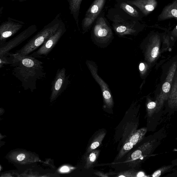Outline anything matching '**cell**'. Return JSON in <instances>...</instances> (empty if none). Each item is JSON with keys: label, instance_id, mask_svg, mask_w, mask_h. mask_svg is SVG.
Instances as JSON below:
<instances>
[{"label": "cell", "instance_id": "20", "mask_svg": "<svg viewBox=\"0 0 177 177\" xmlns=\"http://www.w3.org/2000/svg\"><path fill=\"white\" fill-rule=\"evenodd\" d=\"M11 64L10 61L9 56L3 57L0 58V69L2 68L4 65Z\"/></svg>", "mask_w": 177, "mask_h": 177}, {"label": "cell", "instance_id": "17", "mask_svg": "<svg viewBox=\"0 0 177 177\" xmlns=\"http://www.w3.org/2000/svg\"><path fill=\"white\" fill-rule=\"evenodd\" d=\"M169 103L177 105V71H176L173 78L169 96Z\"/></svg>", "mask_w": 177, "mask_h": 177}, {"label": "cell", "instance_id": "18", "mask_svg": "<svg viewBox=\"0 0 177 177\" xmlns=\"http://www.w3.org/2000/svg\"><path fill=\"white\" fill-rule=\"evenodd\" d=\"M106 134L105 132H103L98 134V136L93 141L91 145L88 149V152L91 151L92 150L95 149L99 147L102 143L103 140Z\"/></svg>", "mask_w": 177, "mask_h": 177}, {"label": "cell", "instance_id": "25", "mask_svg": "<svg viewBox=\"0 0 177 177\" xmlns=\"http://www.w3.org/2000/svg\"><path fill=\"white\" fill-rule=\"evenodd\" d=\"M161 170H157L154 173L152 176L153 177H159L161 175Z\"/></svg>", "mask_w": 177, "mask_h": 177}, {"label": "cell", "instance_id": "12", "mask_svg": "<svg viewBox=\"0 0 177 177\" xmlns=\"http://www.w3.org/2000/svg\"><path fill=\"white\" fill-rule=\"evenodd\" d=\"M177 65L176 63L173 64L170 67L165 82L163 84L162 91L158 98L159 102H163L167 99L169 96L172 85L174 76L176 71Z\"/></svg>", "mask_w": 177, "mask_h": 177}, {"label": "cell", "instance_id": "5", "mask_svg": "<svg viewBox=\"0 0 177 177\" xmlns=\"http://www.w3.org/2000/svg\"><path fill=\"white\" fill-rule=\"evenodd\" d=\"M37 30L38 28L36 25H30L15 38L0 45V58L7 57L9 55L11 50L26 41L34 34Z\"/></svg>", "mask_w": 177, "mask_h": 177}, {"label": "cell", "instance_id": "7", "mask_svg": "<svg viewBox=\"0 0 177 177\" xmlns=\"http://www.w3.org/2000/svg\"><path fill=\"white\" fill-rule=\"evenodd\" d=\"M86 64L93 77L100 86L106 105L109 107H111L113 105V100L110 89L107 84L98 75V67L96 63L93 61L87 60Z\"/></svg>", "mask_w": 177, "mask_h": 177}, {"label": "cell", "instance_id": "14", "mask_svg": "<svg viewBox=\"0 0 177 177\" xmlns=\"http://www.w3.org/2000/svg\"><path fill=\"white\" fill-rule=\"evenodd\" d=\"M69 4L70 13L74 17L77 27L79 28L78 25V16L81 2L82 0H67Z\"/></svg>", "mask_w": 177, "mask_h": 177}, {"label": "cell", "instance_id": "9", "mask_svg": "<svg viewBox=\"0 0 177 177\" xmlns=\"http://www.w3.org/2000/svg\"><path fill=\"white\" fill-rule=\"evenodd\" d=\"M25 24L24 22L10 18L2 22L0 26V45L17 33Z\"/></svg>", "mask_w": 177, "mask_h": 177}, {"label": "cell", "instance_id": "4", "mask_svg": "<svg viewBox=\"0 0 177 177\" xmlns=\"http://www.w3.org/2000/svg\"><path fill=\"white\" fill-rule=\"evenodd\" d=\"M91 37L95 44L103 47L107 46L113 39V33L111 28L103 16L97 19L92 30Z\"/></svg>", "mask_w": 177, "mask_h": 177}, {"label": "cell", "instance_id": "22", "mask_svg": "<svg viewBox=\"0 0 177 177\" xmlns=\"http://www.w3.org/2000/svg\"><path fill=\"white\" fill-rule=\"evenodd\" d=\"M143 7L146 10L148 11H153L154 9V8L153 6L150 4L146 5Z\"/></svg>", "mask_w": 177, "mask_h": 177}, {"label": "cell", "instance_id": "13", "mask_svg": "<svg viewBox=\"0 0 177 177\" xmlns=\"http://www.w3.org/2000/svg\"><path fill=\"white\" fill-rule=\"evenodd\" d=\"M149 145V144L148 143H146L142 145L132 153L130 157H128L127 162L129 166L134 167V166L139 163L140 160L144 158L147 153L146 152H147Z\"/></svg>", "mask_w": 177, "mask_h": 177}, {"label": "cell", "instance_id": "3", "mask_svg": "<svg viewBox=\"0 0 177 177\" xmlns=\"http://www.w3.org/2000/svg\"><path fill=\"white\" fill-rule=\"evenodd\" d=\"M63 21L58 14L49 23L31 38L20 49L16 51L22 55H29L42 45L45 42L57 31Z\"/></svg>", "mask_w": 177, "mask_h": 177}, {"label": "cell", "instance_id": "23", "mask_svg": "<svg viewBox=\"0 0 177 177\" xmlns=\"http://www.w3.org/2000/svg\"><path fill=\"white\" fill-rule=\"evenodd\" d=\"M145 64L143 63H140L139 65V71L141 73L144 72L145 70Z\"/></svg>", "mask_w": 177, "mask_h": 177}, {"label": "cell", "instance_id": "11", "mask_svg": "<svg viewBox=\"0 0 177 177\" xmlns=\"http://www.w3.org/2000/svg\"><path fill=\"white\" fill-rule=\"evenodd\" d=\"M147 131V128H143L136 131L132 134L126 140L121 150H120L117 157V159L122 158V157L133 148L134 146L141 141L144 137Z\"/></svg>", "mask_w": 177, "mask_h": 177}, {"label": "cell", "instance_id": "8", "mask_svg": "<svg viewBox=\"0 0 177 177\" xmlns=\"http://www.w3.org/2000/svg\"><path fill=\"white\" fill-rule=\"evenodd\" d=\"M106 0H95L87 11L82 23L83 33H85L91 27L102 12Z\"/></svg>", "mask_w": 177, "mask_h": 177}, {"label": "cell", "instance_id": "28", "mask_svg": "<svg viewBox=\"0 0 177 177\" xmlns=\"http://www.w3.org/2000/svg\"><path fill=\"white\" fill-rule=\"evenodd\" d=\"M144 174L142 172H139L137 175V177H143L144 176Z\"/></svg>", "mask_w": 177, "mask_h": 177}, {"label": "cell", "instance_id": "26", "mask_svg": "<svg viewBox=\"0 0 177 177\" xmlns=\"http://www.w3.org/2000/svg\"><path fill=\"white\" fill-rule=\"evenodd\" d=\"M25 157V156L24 154H19L17 157L18 161H21L23 160Z\"/></svg>", "mask_w": 177, "mask_h": 177}, {"label": "cell", "instance_id": "30", "mask_svg": "<svg viewBox=\"0 0 177 177\" xmlns=\"http://www.w3.org/2000/svg\"><path fill=\"white\" fill-rule=\"evenodd\" d=\"M176 29H177V26H176Z\"/></svg>", "mask_w": 177, "mask_h": 177}, {"label": "cell", "instance_id": "16", "mask_svg": "<svg viewBox=\"0 0 177 177\" xmlns=\"http://www.w3.org/2000/svg\"><path fill=\"white\" fill-rule=\"evenodd\" d=\"M159 53V44L152 43L148 46L145 53V57L149 61L152 62L158 56Z\"/></svg>", "mask_w": 177, "mask_h": 177}, {"label": "cell", "instance_id": "29", "mask_svg": "<svg viewBox=\"0 0 177 177\" xmlns=\"http://www.w3.org/2000/svg\"><path fill=\"white\" fill-rule=\"evenodd\" d=\"M10 1H17L19 2H22L29 1V0H10Z\"/></svg>", "mask_w": 177, "mask_h": 177}, {"label": "cell", "instance_id": "1", "mask_svg": "<svg viewBox=\"0 0 177 177\" xmlns=\"http://www.w3.org/2000/svg\"><path fill=\"white\" fill-rule=\"evenodd\" d=\"M10 65L13 67V74L20 81L25 91L33 92L37 89V82L46 77L43 63L30 55L10 53Z\"/></svg>", "mask_w": 177, "mask_h": 177}, {"label": "cell", "instance_id": "2", "mask_svg": "<svg viewBox=\"0 0 177 177\" xmlns=\"http://www.w3.org/2000/svg\"><path fill=\"white\" fill-rule=\"evenodd\" d=\"M107 16L112 22V29L118 35L124 37L137 33L136 18L120 8L116 7L109 10Z\"/></svg>", "mask_w": 177, "mask_h": 177}, {"label": "cell", "instance_id": "27", "mask_svg": "<svg viewBox=\"0 0 177 177\" xmlns=\"http://www.w3.org/2000/svg\"><path fill=\"white\" fill-rule=\"evenodd\" d=\"M171 13L172 15L175 17L177 18V10L176 9H173L171 11Z\"/></svg>", "mask_w": 177, "mask_h": 177}, {"label": "cell", "instance_id": "10", "mask_svg": "<svg viewBox=\"0 0 177 177\" xmlns=\"http://www.w3.org/2000/svg\"><path fill=\"white\" fill-rule=\"evenodd\" d=\"M69 76L66 74L64 67L58 69L54 80L52 81L50 98L52 100L55 99L65 91L69 85Z\"/></svg>", "mask_w": 177, "mask_h": 177}, {"label": "cell", "instance_id": "19", "mask_svg": "<svg viewBox=\"0 0 177 177\" xmlns=\"http://www.w3.org/2000/svg\"><path fill=\"white\" fill-rule=\"evenodd\" d=\"M98 152L97 151H95L89 154L86 160V167H90L94 163L97 159Z\"/></svg>", "mask_w": 177, "mask_h": 177}, {"label": "cell", "instance_id": "6", "mask_svg": "<svg viewBox=\"0 0 177 177\" xmlns=\"http://www.w3.org/2000/svg\"><path fill=\"white\" fill-rule=\"evenodd\" d=\"M66 31L65 24L62 22L57 31L48 38L36 51L33 52L29 55L36 58L46 57L51 52Z\"/></svg>", "mask_w": 177, "mask_h": 177}, {"label": "cell", "instance_id": "15", "mask_svg": "<svg viewBox=\"0 0 177 177\" xmlns=\"http://www.w3.org/2000/svg\"><path fill=\"white\" fill-rule=\"evenodd\" d=\"M116 7L124 11L129 15L135 18L139 17V14L132 6L129 4L124 0H117Z\"/></svg>", "mask_w": 177, "mask_h": 177}, {"label": "cell", "instance_id": "24", "mask_svg": "<svg viewBox=\"0 0 177 177\" xmlns=\"http://www.w3.org/2000/svg\"><path fill=\"white\" fill-rule=\"evenodd\" d=\"M69 171V168L68 167L66 166L63 167H62L60 170V172L62 173H66L68 172Z\"/></svg>", "mask_w": 177, "mask_h": 177}, {"label": "cell", "instance_id": "21", "mask_svg": "<svg viewBox=\"0 0 177 177\" xmlns=\"http://www.w3.org/2000/svg\"><path fill=\"white\" fill-rule=\"evenodd\" d=\"M156 106V103L155 102H151L148 103L147 105V107L149 109H152L155 108Z\"/></svg>", "mask_w": 177, "mask_h": 177}]
</instances>
